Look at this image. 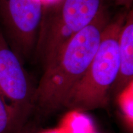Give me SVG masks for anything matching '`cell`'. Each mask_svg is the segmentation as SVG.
Returning a JSON list of instances; mask_svg holds the SVG:
<instances>
[{
  "label": "cell",
  "mask_w": 133,
  "mask_h": 133,
  "mask_svg": "<svg viewBox=\"0 0 133 133\" xmlns=\"http://www.w3.org/2000/svg\"><path fill=\"white\" fill-rule=\"evenodd\" d=\"M110 21L105 8L90 24L68 41L44 69L35 91L33 113L47 117L64 108L70 92L87 70Z\"/></svg>",
  "instance_id": "obj_1"
},
{
  "label": "cell",
  "mask_w": 133,
  "mask_h": 133,
  "mask_svg": "<svg viewBox=\"0 0 133 133\" xmlns=\"http://www.w3.org/2000/svg\"><path fill=\"white\" fill-rule=\"evenodd\" d=\"M128 11L110 21L87 70L70 92L64 108L84 112L105 108L119 71L118 38Z\"/></svg>",
  "instance_id": "obj_2"
},
{
  "label": "cell",
  "mask_w": 133,
  "mask_h": 133,
  "mask_svg": "<svg viewBox=\"0 0 133 133\" xmlns=\"http://www.w3.org/2000/svg\"><path fill=\"white\" fill-rule=\"evenodd\" d=\"M44 7L34 52L43 69L105 8L104 0H60Z\"/></svg>",
  "instance_id": "obj_3"
},
{
  "label": "cell",
  "mask_w": 133,
  "mask_h": 133,
  "mask_svg": "<svg viewBox=\"0 0 133 133\" xmlns=\"http://www.w3.org/2000/svg\"><path fill=\"white\" fill-rule=\"evenodd\" d=\"M35 91L23 63L0 30V96L11 116L14 132L33 113Z\"/></svg>",
  "instance_id": "obj_4"
},
{
  "label": "cell",
  "mask_w": 133,
  "mask_h": 133,
  "mask_svg": "<svg viewBox=\"0 0 133 133\" xmlns=\"http://www.w3.org/2000/svg\"><path fill=\"white\" fill-rule=\"evenodd\" d=\"M44 10L41 0H0V30L22 63L35 52Z\"/></svg>",
  "instance_id": "obj_5"
},
{
  "label": "cell",
  "mask_w": 133,
  "mask_h": 133,
  "mask_svg": "<svg viewBox=\"0 0 133 133\" xmlns=\"http://www.w3.org/2000/svg\"><path fill=\"white\" fill-rule=\"evenodd\" d=\"M119 71L110 91L116 97L133 81V13L129 9L118 38Z\"/></svg>",
  "instance_id": "obj_6"
},
{
  "label": "cell",
  "mask_w": 133,
  "mask_h": 133,
  "mask_svg": "<svg viewBox=\"0 0 133 133\" xmlns=\"http://www.w3.org/2000/svg\"><path fill=\"white\" fill-rule=\"evenodd\" d=\"M123 122L128 131L133 132V81L116 96Z\"/></svg>",
  "instance_id": "obj_7"
},
{
  "label": "cell",
  "mask_w": 133,
  "mask_h": 133,
  "mask_svg": "<svg viewBox=\"0 0 133 133\" xmlns=\"http://www.w3.org/2000/svg\"><path fill=\"white\" fill-rule=\"evenodd\" d=\"M14 128L11 116L0 96V133H13Z\"/></svg>",
  "instance_id": "obj_8"
},
{
  "label": "cell",
  "mask_w": 133,
  "mask_h": 133,
  "mask_svg": "<svg viewBox=\"0 0 133 133\" xmlns=\"http://www.w3.org/2000/svg\"><path fill=\"white\" fill-rule=\"evenodd\" d=\"M14 133H38L36 126L32 122L27 121L22 126L14 132Z\"/></svg>",
  "instance_id": "obj_9"
},
{
  "label": "cell",
  "mask_w": 133,
  "mask_h": 133,
  "mask_svg": "<svg viewBox=\"0 0 133 133\" xmlns=\"http://www.w3.org/2000/svg\"><path fill=\"white\" fill-rule=\"evenodd\" d=\"M116 4L124 6L126 9H129L132 4V0H114Z\"/></svg>",
  "instance_id": "obj_10"
},
{
  "label": "cell",
  "mask_w": 133,
  "mask_h": 133,
  "mask_svg": "<svg viewBox=\"0 0 133 133\" xmlns=\"http://www.w3.org/2000/svg\"><path fill=\"white\" fill-rule=\"evenodd\" d=\"M60 0H41L44 6H51V5L56 4V3H57Z\"/></svg>",
  "instance_id": "obj_11"
},
{
  "label": "cell",
  "mask_w": 133,
  "mask_h": 133,
  "mask_svg": "<svg viewBox=\"0 0 133 133\" xmlns=\"http://www.w3.org/2000/svg\"><path fill=\"white\" fill-rule=\"evenodd\" d=\"M91 133H104V132H98V131H92Z\"/></svg>",
  "instance_id": "obj_12"
}]
</instances>
